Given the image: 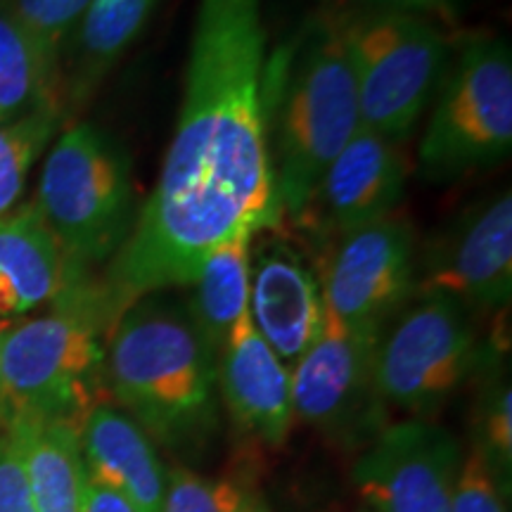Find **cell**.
Returning <instances> with one entry per match:
<instances>
[{
    "instance_id": "5bb4252c",
    "label": "cell",
    "mask_w": 512,
    "mask_h": 512,
    "mask_svg": "<svg viewBox=\"0 0 512 512\" xmlns=\"http://www.w3.org/2000/svg\"><path fill=\"white\" fill-rule=\"evenodd\" d=\"M406 192V162L399 145L358 128L356 136L332 159L316 195L299 219L323 242L351 230L389 219Z\"/></svg>"
},
{
    "instance_id": "4fadbf2b",
    "label": "cell",
    "mask_w": 512,
    "mask_h": 512,
    "mask_svg": "<svg viewBox=\"0 0 512 512\" xmlns=\"http://www.w3.org/2000/svg\"><path fill=\"white\" fill-rule=\"evenodd\" d=\"M249 247V318L287 368L302 358L323 328L316 268L280 228L261 230Z\"/></svg>"
},
{
    "instance_id": "52a82bcc",
    "label": "cell",
    "mask_w": 512,
    "mask_h": 512,
    "mask_svg": "<svg viewBox=\"0 0 512 512\" xmlns=\"http://www.w3.org/2000/svg\"><path fill=\"white\" fill-rule=\"evenodd\" d=\"M418 169L430 183H451L512 150V53L501 36L460 43L432 100Z\"/></svg>"
},
{
    "instance_id": "f546056e",
    "label": "cell",
    "mask_w": 512,
    "mask_h": 512,
    "mask_svg": "<svg viewBox=\"0 0 512 512\" xmlns=\"http://www.w3.org/2000/svg\"><path fill=\"white\" fill-rule=\"evenodd\" d=\"M10 320H0V339H3V332L8 330ZM5 427V394H3V370H0V432Z\"/></svg>"
},
{
    "instance_id": "8992f818",
    "label": "cell",
    "mask_w": 512,
    "mask_h": 512,
    "mask_svg": "<svg viewBox=\"0 0 512 512\" xmlns=\"http://www.w3.org/2000/svg\"><path fill=\"white\" fill-rule=\"evenodd\" d=\"M361 128L401 143L432 105L451 62L444 27L406 12L363 8L337 12Z\"/></svg>"
},
{
    "instance_id": "30bf717a",
    "label": "cell",
    "mask_w": 512,
    "mask_h": 512,
    "mask_svg": "<svg viewBox=\"0 0 512 512\" xmlns=\"http://www.w3.org/2000/svg\"><path fill=\"white\" fill-rule=\"evenodd\" d=\"M377 339L323 304L320 335L290 370L294 418L332 437L375 432L384 403L375 387Z\"/></svg>"
},
{
    "instance_id": "484cf974",
    "label": "cell",
    "mask_w": 512,
    "mask_h": 512,
    "mask_svg": "<svg viewBox=\"0 0 512 512\" xmlns=\"http://www.w3.org/2000/svg\"><path fill=\"white\" fill-rule=\"evenodd\" d=\"M451 512H508L503 503V491L494 472L477 448L463 453L456 486H453Z\"/></svg>"
},
{
    "instance_id": "ac0fdd59",
    "label": "cell",
    "mask_w": 512,
    "mask_h": 512,
    "mask_svg": "<svg viewBox=\"0 0 512 512\" xmlns=\"http://www.w3.org/2000/svg\"><path fill=\"white\" fill-rule=\"evenodd\" d=\"M38 512H81L86 465L81 453V427L72 422L12 420ZM3 427V430H5Z\"/></svg>"
},
{
    "instance_id": "9c48e42d",
    "label": "cell",
    "mask_w": 512,
    "mask_h": 512,
    "mask_svg": "<svg viewBox=\"0 0 512 512\" xmlns=\"http://www.w3.org/2000/svg\"><path fill=\"white\" fill-rule=\"evenodd\" d=\"M323 304L368 335H382L418 290L415 233L406 219L375 221L325 242L316 268Z\"/></svg>"
},
{
    "instance_id": "8fae6325",
    "label": "cell",
    "mask_w": 512,
    "mask_h": 512,
    "mask_svg": "<svg viewBox=\"0 0 512 512\" xmlns=\"http://www.w3.org/2000/svg\"><path fill=\"white\" fill-rule=\"evenodd\" d=\"M460 463V444L446 427L408 418L375 434L351 477L370 512H451Z\"/></svg>"
},
{
    "instance_id": "7402d4cb",
    "label": "cell",
    "mask_w": 512,
    "mask_h": 512,
    "mask_svg": "<svg viewBox=\"0 0 512 512\" xmlns=\"http://www.w3.org/2000/svg\"><path fill=\"white\" fill-rule=\"evenodd\" d=\"M62 117V105H46L0 126V216L15 207L31 166L55 136Z\"/></svg>"
},
{
    "instance_id": "44dd1931",
    "label": "cell",
    "mask_w": 512,
    "mask_h": 512,
    "mask_svg": "<svg viewBox=\"0 0 512 512\" xmlns=\"http://www.w3.org/2000/svg\"><path fill=\"white\" fill-rule=\"evenodd\" d=\"M57 57L0 5V126L46 105H62Z\"/></svg>"
},
{
    "instance_id": "9a60e30c",
    "label": "cell",
    "mask_w": 512,
    "mask_h": 512,
    "mask_svg": "<svg viewBox=\"0 0 512 512\" xmlns=\"http://www.w3.org/2000/svg\"><path fill=\"white\" fill-rule=\"evenodd\" d=\"M216 382L235 430L268 448L285 444L294 420L290 368L256 332L249 311L219 354Z\"/></svg>"
},
{
    "instance_id": "f1b7e54d",
    "label": "cell",
    "mask_w": 512,
    "mask_h": 512,
    "mask_svg": "<svg viewBox=\"0 0 512 512\" xmlns=\"http://www.w3.org/2000/svg\"><path fill=\"white\" fill-rule=\"evenodd\" d=\"M81 512H138V508L124 494L114 491L112 486L93 482L91 477H86Z\"/></svg>"
},
{
    "instance_id": "ba28073f",
    "label": "cell",
    "mask_w": 512,
    "mask_h": 512,
    "mask_svg": "<svg viewBox=\"0 0 512 512\" xmlns=\"http://www.w3.org/2000/svg\"><path fill=\"white\" fill-rule=\"evenodd\" d=\"M501 354L503 349L482 347L463 302L441 292H415V302L403 306L377 339V394L389 406L427 420Z\"/></svg>"
},
{
    "instance_id": "83f0119b",
    "label": "cell",
    "mask_w": 512,
    "mask_h": 512,
    "mask_svg": "<svg viewBox=\"0 0 512 512\" xmlns=\"http://www.w3.org/2000/svg\"><path fill=\"white\" fill-rule=\"evenodd\" d=\"M363 8H377V10H392V12H406V15L427 17L432 22L456 24L463 17L465 0H356Z\"/></svg>"
},
{
    "instance_id": "603a6c76",
    "label": "cell",
    "mask_w": 512,
    "mask_h": 512,
    "mask_svg": "<svg viewBox=\"0 0 512 512\" xmlns=\"http://www.w3.org/2000/svg\"><path fill=\"white\" fill-rule=\"evenodd\" d=\"M484 373L489 380L475 408L472 448L482 453L501 491L508 494L512 477V392L508 375L501 370V358L491 361Z\"/></svg>"
},
{
    "instance_id": "d4e9b609",
    "label": "cell",
    "mask_w": 512,
    "mask_h": 512,
    "mask_svg": "<svg viewBox=\"0 0 512 512\" xmlns=\"http://www.w3.org/2000/svg\"><path fill=\"white\" fill-rule=\"evenodd\" d=\"M93 0H5L12 17L60 60L62 46L72 41Z\"/></svg>"
},
{
    "instance_id": "2e32d148",
    "label": "cell",
    "mask_w": 512,
    "mask_h": 512,
    "mask_svg": "<svg viewBox=\"0 0 512 512\" xmlns=\"http://www.w3.org/2000/svg\"><path fill=\"white\" fill-rule=\"evenodd\" d=\"M81 453L93 482L112 486L138 512H162L164 465L152 439L131 415L112 403H98L81 425Z\"/></svg>"
},
{
    "instance_id": "ffe728a7",
    "label": "cell",
    "mask_w": 512,
    "mask_h": 512,
    "mask_svg": "<svg viewBox=\"0 0 512 512\" xmlns=\"http://www.w3.org/2000/svg\"><path fill=\"white\" fill-rule=\"evenodd\" d=\"M254 238H235L216 247L192 278L185 299L190 316L216 356L249 304V247Z\"/></svg>"
},
{
    "instance_id": "4dcf8cb0",
    "label": "cell",
    "mask_w": 512,
    "mask_h": 512,
    "mask_svg": "<svg viewBox=\"0 0 512 512\" xmlns=\"http://www.w3.org/2000/svg\"><path fill=\"white\" fill-rule=\"evenodd\" d=\"M5 3V0H0V5H3Z\"/></svg>"
},
{
    "instance_id": "5b68a950",
    "label": "cell",
    "mask_w": 512,
    "mask_h": 512,
    "mask_svg": "<svg viewBox=\"0 0 512 512\" xmlns=\"http://www.w3.org/2000/svg\"><path fill=\"white\" fill-rule=\"evenodd\" d=\"M34 204L62 249L69 280L95 278L124 247L138 216L126 147L93 124L67 128L48 152Z\"/></svg>"
},
{
    "instance_id": "7a4b0ae2",
    "label": "cell",
    "mask_w": 512,
    "mask_h": 512,
    "mask_svg": "<svg viewBox=\"0 0 512 512\" xmlns=\"http://www.w3.org/2000/svg\"><path fill=\"white\" fill-rule=\"evenodd\" d=\"M266 133L283 221L302 219L320 178L361 128L337 12H318L266 60Z\"/></svg>"
},
{
    "instance_id": "1f68e13d",
    "label": "cell",
    "mask_w": 512,
    "mask_h": 512,
    "mask_svg": "<svg viewBox=\"0 0 512 512\" xmlns=\"http://www.w3.org/2000/svg\"><path fill=\"white\" fill-rule=\"evenodd\" d=\"M368 512H370V510H368Z\"/></svg>"
},
{
    "instance_id": "277c9868",
    "label": "cell",
    "mask_w": 512,
    "mask_h": 512,
    "mask_svg": "<svg viewBox=\"0 0 512 512\" xmlns=\"http://www.w3.org/2000/svg\"><path fill=\"white\" fill-rule=\"evenodd\" d=\"M114 320L98 278L69 280L46 316L8 325L0 339L5 425L12 420L81 427L105 389V342Z\"/></svg>"
},
{
    "instance_id": "cb8c5ba5",
    "label": "cell",
    "mask_w": 512,
    "mask_h": 512,
    "mask_svg": "<svg viewBox=\"0 0 512 512\" xmlns=\"http://www.w3.org/2000/svg\"><path fill=\"white\" fill-rule=\"evenodd\" d=\"M162 512H271L238 479H207L176 467L166 475Z\"/></svg>"
},
{
    "instance_id": "6da1fadb",
    "label": "cell",
    "mask_w": 512,
    "mask_h": 512,
    "mask_svg": "<svg viewBox=\"0 0 512 512\" xmlns=\"http://www.w3.org/2000/svg\"><path fill=\"white\" fill-rule=\"evenodd\" d=\"M261 0H202L162 176L98 278L114 323L145 294L188 287L235 238L283 226L266 133Z\"/></svg>"
},
{
    "instance_id": "7c38bea8",
    "label": "cell",
    "mask_w": 512,
    "mask_h": 512,
    "mask_svg": "<svg viewBox=\"0 0 512 512\" xmlns=\"http://www.w3.org/2000/svg\"><path fill=\"white\" fill-rule=\"evenodd\" d=\"M470 311H508L512 297V197L496 192L460 211L418 259V290Z\"/></svg>"
},
{
    "instance_id": "4316f807",
    "label": "cell",
    "mask_w": 512,
    "mask_h": 512,
    "mask_svg": "<svg viewBox=\"0 0 512 512\" xmlns=\"http://www.w3.org/2000/svg\"><path fill=\"white\" fill-rule=\"evenodd\" d=\"M0 512H38L17 434L0 432Z\"/></svg>"
},
{
    "instance_id": "e0dca14e",
    "label": "cell",
    "mask_w": 512,
    "mask_h": 512,
    "mask_svg": "<svg viewBox=\"0 0 512 512\" xmlns=\"http://www.w3.org/2000/svg\"><path fill=\"white\" fill-rule=\"evenodd\" d=\"M67 280L62 249L34 202L0 216V320L53 302Z\"/></svg>"
},
{
    "instance_id": "d6986e66",
    "label": "cell",
    "mask_w": 512,
    "mask_h": 512,
    "mask_svg": "<svg viewBox=\"0 0 512 512\" xmlns=\"http://www.w3.org/2000/svg\"><path fill=\"white\" fill-rule=\"evenodd\" d=\"M159 0H93L74 34L72 98L83 102L138 41Z\"/></svg>"
},
{
    "instance_id": "3957f363",
    "label": "cell",
    "mask_w": 512,
    "mask_h": 512,
    "mask_svg": "<svg viewBox=\"0 0 512 512\" xmlns=\"http://www.w3.org/2000/svg\"><path fill=\"white\" fill-rule=\"evenodd\" d=\"M216 366L185 299L155 292L128 304L110 330L105 387L150 439L202 446L216 427Z\"/></svg>"
}]
</instances>
